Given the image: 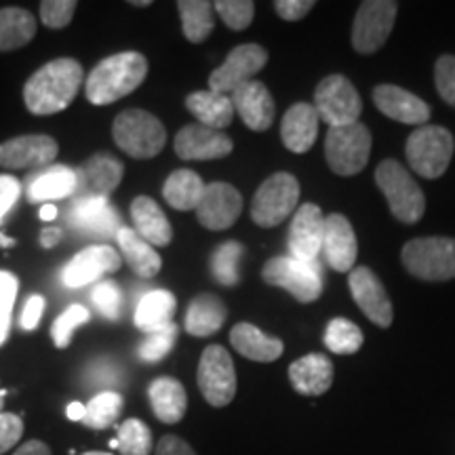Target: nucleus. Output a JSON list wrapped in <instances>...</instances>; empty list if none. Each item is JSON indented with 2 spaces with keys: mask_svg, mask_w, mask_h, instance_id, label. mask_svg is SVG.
Masks as SVG:
<instances>
[{
  "mask_svg": "<svg viewBox=\"0 0 455 455\" xmlns=\"http://www.w3.org/2000/svg\"><path fill=\"white\" fill-rule=\"evenodd\" d=\"M83 76V66L72 57H60L38 68L24 87L28 110L36 116L66 110L81 91Z\"/></svg>",
  "mask_w": 455,
  "mask_h": 455,
  "instance_id": "1",
  "label": "nucleus"
},
{
  "mask_svg": "<svg viewBox=\"0 0 455 455\" xmlns=\"http://www.w3.org/2000/svg\"><path fill=\"white\" fill-rule=\"evenodd\" d=\"M148 76V60L138 51H124L106 57L91 70L84 83L87 100L95 106H108L127 98Z\"/></svg>",
  "mask_w": 455,
  "mask_h": 455,
  "instance_id": "2",
  "label": "nucleus"
},
{
  "mask_svg": "<svg viewBox=\"0 0 455 455\" xmlns=\"http://www.w3.org/2000/svg\"><path fill=\"white\" fill-rule=\"evenodd\" d=\"M112 138L131 158H155L167 144V129L155 114L131 108L114 118Z\"/></svg>",
  "mask_w": 455,
  "mask_h": 455,
  "instance_id": "3",
  "label": "nucleus"
},
{
  "mask_svg": "<svg viewBox=\"0 0 455 455\" xmlns=\"http://www.w3.org/2000/svg\"><path fill=\"white\" fill-rule=\"evenodd\" d=\"M375 184L388 201L392 215L403 224H415L424 218L426 198L409 171L398 161H382L375 169Z\"/></svg>",
  "mask_w": 455,
  "mask_h": 455,
  "instance_id": "4",
  "label": "nucleus"
},
{
  "mask_svg": "<svg viewBox=\"0 0 455 455\" xmlns=\"http://www.w3.org/2000/svg\"><path fill=\"white\" fill-rule=\"evenodd\" d=\"M401 259L409 275L415 278L451 281L455 278V238H413L403 247Z\"/></svg>",
  "mask_w": 455,
  "mask_h": 455,
  "instance_id": "5",
  "label": "nucleus"
},
{
  "mask_svg": "<svg viewBox=\"0 0 455 455\" xmlns=\"http://www.w3.org/2000/svg\"><path fill=\"white\" fill-rule=\"evenodd\" d=\"M453 148L451 131L439 124H424L407 138L405 155L415 173L426 180H436L451 163Z\"/></svg>",
  "mask_w": 455,
  "mask_h": 455,
  "instance_id": "6",
  "label": "nucleus"
},
{
  "mask_svg": "<svg viewBox=\"0 0 455 455\" xmlns=\"http://www.w3.org/2000/svg\"><path fill=\"white\" fill-rule=\"evenodd\" d=\"M261 278L268 284L289 291L301 304L316 301L323 293V266L318 261H304L291 255H281L266 261Z\"/></svg>",
  "mask_w": 455,
  "mask_h": 455,
  "instance_id": "7",
  "label": "nucleus"
},
{
  "mask_svg": "<svg viewBox=\"0 0 455 455\" xmlns=\"http://www.w3.org/2000/svg\"><path fill=\"white\" fill-rule=\"evenodd\" d=\"M371 155V133L363 123L346 127H329L325 156L329 169L341 178H352L367 167Z\"/></svg>",
  "mask_w": 455,
  "mask_h": 455,
  "instance_id": "8",
  "label": "nucleus"
},
{
  "mask_svg": "<svg viewBox=\"0 0 455 455\" xmlns=\"http://www.w3.org/2000/svg\"><path fill=\"white\" fill-rule=\"evenodd\" d=\"M299 181L291 173H275L258 188L251 203V220L259 228H276L295 212Z\"/></svg>",
  "mask_w": 455,
  "mask_h": 455,
  "instance_id": "9",
  "label": "nucleus"
},
{
  "mask_svg": "<svg viewBox=\"0 0 455 455\" xmlns=\"http://www.w3.org/2000/svg\"><path fill=\"white\" fill-rule=\"evenodd\" d=\"M196 382L204 401L212 407L230 405L236 396V369L224 346H207L198 363Z\"/></svg>",
  "mask_w": 455,
  "mask_h": 455,
  "instance_id": "10",
  "label": "nucleus"
},
{
  "mask_svg": "<svg viewBox=\"0 0 455 455\" xmlns=\"http://www.w3.org/2000/svg\"><path fill=\"white\" fill-rule=\"evenodd\" d=\"M315 108L318 118L329 127H346L358 123L363 112V100L348 78L331 74L323 78L315 91Z\"/></svg>",
  "mask_w": 455,
  "mask_h": 455,
  "instance_id": "11",
  "label": "nucleus"
},
{
  "mask_svg": "<svg viewBox=\"0 0 455 455\" xmlns=\"http://www.w3.org/2000/svg\"><path fill=\"white\" fill-rule=\"evenodd\" d=\"M398 3L395 0H365L352 24V47L358 53H375L388 41L395 28Z\"/></svg>",
  "mask_w": 455,
  "mask_h": 455,
  "instance_id": "12",
  "label": "nucleus"
},
{
  "mask_svg": "<svg viewBox=\"0 0 455 455\" xmlns=\"http://www.w3.org/2000/svg\"><path fill=\"white\" fill-rule=\"evenodd\" d=\"M268 64V51L261 44H238L228 53L226 61L209 76V91L213 93H235L244 83L255 81V74Z\"/></svg>",
  "mask_w": 455,
  "mask_h": 455,
  "instance_id": "13",
  "label": "nucleus"
},
{
  "mask_svg": "<svg viewBox=\"0 0 455 455\" xmlns=\"http://www.w3.org/2000/svg\"><path fill=\"white\" fill-rule=\"evenodd\" d=\"M348 287L352 299L356 301V306L369 321L382 329H388L392 325V318H395L392 301L382 281H379L375 272H371V268L356 266L348 276Z\"/></svg>",
  "mask_w": 455,
  "mask_h": 455,
  "instance_id": "14",
  "label": "nucleus"
},
{
  "mask_svg": "<svg viewBox=\"0 0 455 455\" xmlns=\"http://www.w3.org/2000/svg\"><path fill=\"white\" fill-rule=\"evenodd\" d=\"M325 236V215L315 203H304L295 212L289 228V255L304 261H318Z\"/></svg>",
  "mask_w": 455,
  "mask_h": 455,
  "instance_id": "15",
  "label": "nucleus"
},
{
  "mask_svg": "<svg viewBox=\"0 0 455 455\" xmlns=\"http://www.w3.org/2000/svg\"><path fill=\"white\" fill-rule=\"evenodd\" d=\"M241 192L226 181H213L204 186L203 198L196 207V218L207 230H228L241 218Z\"/></svg>",
  "mask_w": 455,
  "mask_h": 455,
  "instance_id": "16",
  "label": "nucleus"
},
{
  "mask_svg": "<svg viewBox=\"0 0 455 455\" xmlns=\"http://www.w3.org/2000/svg\"><path fill=\"white\" fill-rule=\"evenodd\" d=\"M175 155L181 161H218L232 152V140L224 131L209 129L204 124H186L175 135Z\"/></svg>",
  "mask_w": 455,
  "mask_h": 455,
  "instance_id": "17",
  "label": "nucleus"
},
{
  "mask_svg": "<svg viewBox=\"0 0 455 455\" xmlns=\"http://www.w3.org/2000/svg\"><path fill=\"white\" fill-rule=\"evenodd\" d=\"M60 146L51 135H21L0 144V167L30 169L55 161Z\"/></svg>",
  "mask_w": 455,
  "mask_h": 455,
  "instance_id": "18",
  "label": "nucleus"
},
{
  "mask_svg": "<svg viewBox=\"0 0 455 455\" xmlns=\"http://www.w3.org/2000/svg\"><path fill=\"white\" fill-rule=\"evenodd\" d=\"M123 266L121 255L116 249L108 244H93V247L83 249L81 253L74 255V259L64 268V283L68 287H83V284L93 283L95 278L112 275Z\"/></svg>",
  "mask_w": 455,
  "mask_h": 455,
  "instance_id": "19",
  "label": "nucleus"
},
{
  "mask_svg": "<svg viewBox=\"0 0 455 455\" xmlns=\"http://www.w3.org/2000/svg\"><path fill=\"white\" fill-rule=\"evenodd\" d=\"M373 101L384 116L396 123L424 127L430 118V106L422 98L396 84H378L373 89Z\"/></svg>",
  "mask_w": 455,
  "mask_h": 455,
  "instance_id": "20",
  "label": "nucleus"
},
{
  "mask_svg": "<svg viewBox=\"0 0 455 455\" xmlns=\"http://www.w3.org/2000/svg\"><path fill=\"white\" fill-rule=\"evenodd\" d=\"M323 255L327 264L338 272H352L358 255L355 228L341 213L325 218V236H323Z\"/></svg>",
  "mask_w": 455,
  "mask_h": 455,
  "instance_id": "21",
  "label": "nucleus"
},
{
  "mask_svg": "<svg viewBox=\"0 0 455 455\" xmlns=\"http://www.w3.org/2000/svg\"><path fill=\"white\" fill-rule=\"evenodd\" d=\"M70 224L84 235L116 236L121 230V218L110 201L104 196H83L72 204Z\"/></svg>",
  "mask_w": 455,
  "mask_h": 455,
  "instance_id": "22",
  "label": "nucleus"
},
{
  "mask_svg": "<svg viewBox=\"0 0 455 455\" xmlns=\"http://www.w3.org/2000/svg\"><path fill=\"white\" fill-rule=\"evenodd\" d=\"M232 106L235 112L243 118L251 131H266L275 123V100L264 83L251 81L244 83L232 93Z\"/></svg>",
  "mask_w": 455,
  "mask_h": 455,
  "instance_id": "23",
  "label": "nucleus"
},
{
  "mask_svg": "<svg viewBox=\"0 0 455 455\" xmlns=\"http://www.w3.org/2000/svg\"><path fill=\"white\" fill-rule=\"evenodd\" d=\"M289 382L301 396H321L333 384V363L325 355H306L291 363Z\"/></svg>",
  "mask_w": 455,
  "mask_h": 455,
  "instance_id": "24",
  "label": "nucleus"
},
{
  "mask_svg": "<svg viewBox=\"0 0 455 455\" xmlns=\"http://www.w3.org/2000/svg\"><path fill=\"white\" fill-rule=\"evenodd\" d=\"M318 112L312 104L299 101L284 112L281 123V138L287 150L304 155L315 146L318 135Z\"/></svg>",
  "mask_w": 455,
  "mask_h": 455,
  "instance_id": "25",
  "label": "nucleus"
},
{
  "mask_svg": "<svg viewBox=\"0 0 455 455\" xmlns=\"http://www.w3.org/2000/svg\"><path fill=\"white\" fill-rule=\"evenodd\" d=\"M124 167L121 161L106 155H93L81 169L76 171L78 188H83L84 196H104L112 195L118 186H121ZM76 188V190H78Z\"/></svg>",
  "mask_w": 455,
  "mask_h": 455,
  "instance_id": "26",
  "label": "nucleus"
},
{
  "mask_svg": "<svg viewBox=\"0 0 455 455\" xmlns=\"http://www.w3.org/2000/svg\"><path fill=\"white\" fill-rule=\"evenodd\" d=\"M230 344L238 355L255 363H272L281 358L284 346L278 338L264 333L251 323H238L230 331Z\"/></svg>",
  "mask_w": 455,
  "mask_h": 455,
  "instance_id": "27",
  "label": "nucleus"
},
{
  "mask_svg": "<svg viewBox=\"0 0 455 455\" xmlns=\"http://www.w3.org/2000/svg\"><path fill=\"white\" fill-rule=\"evenodd\" d=\"M131 218H133L135 232L152 247L155 244L156 247H167L173 238V228H171L167 215L150 196H138L131 203Z\"/></svg>",
  "mask_w": 455,
  "mask_h": 455,
  "instance_id": "28",
  "label": "nucleus"
},
{
  "mask_svg": "<svg viewBox=\"0 0 455 455\" xmlns=\"http://www.w3.org/2000/svg\"><path fill=\"white\" fill-rule=\"evenodd\" d=\"M152 411L163 424H178L184 419L188 409V395L184 384L175 378H156L148 388Z\"/></svg>",
  "mask_w": 455,
  "mask_h": 455,
  "instance_id": "29",
  "label": "nucleus"
},
{
  "mask_svg": "<svg viewBox=\"0 0 455 455\" xmlns=\"http://www.w3.org/2000/svg\"><path fill=\"white\" fill-rule=\"evenodd\" d=\"M226 316L228 308L224 301L213 293H203L188 304L184 327L195 338H209V335L220 331L226 323Z\"/></svg>",
  "mask_w": 455,
  "mask_h": 455,
  "instance_id": "30",
  "label": "nucleus"
},
{
  "mask_svg": "<svg viewBox=\"0 0 455 455\" xmlns=\"http://www.w3.org/2000/svg\"><path fill=\"white\" fill-rule=\"evenodd\" d=\"M116 243L129 268L141 278H155L163 268L161 255L150 243H146L133 228H121L116 235Z\"/></svg>",
  "mask_w": 455,
  "mask_h": 455,
  "instance_id": "31",
  "label": "nucleus"
},
{
  "mask_svg": "<svg viewBox=\"0 0 455 455\" xmlns=\"http://www.w3.org/2000/svg\"><path fill=\"white\" fill-rule=\"evenodd\" d=\"M186 108L196 118L198 124H204L209 129L221 131L235 118L232 98L213 93V91H195V93H190L186 98Z\"/></svg>",
  "mask_w": 455,
  "mask_h": 455,
  "instance_id": "32",
  "label": "nucleus"
},
{
  "mask_svg": "<svg viewBox=\"0 0 455 455\" xmlns=\"http://www.w3.org/2000/svg\"><path fill=\"white\" fill-rule=\"evenodd\" d=\"M76 188V171L66 167V164H53V167L36 175V180L28 188V198H30V203L49 204L51 201H60V198L74 195Z\"/></svg>",
  "mask_w": 455,
  "mask_h": 455,
  "instance_id": "33",
  "label": "nucleus"
},
{
  "mask_svg": "<svg viewBox=\"0 0 455 455\" xmlns=\"http://www.w3.org/2000/svg\"><path fill=\"white\" fill-rule=\"evenodd\" d=\"M175 310H178L175 295L171 291H164V289H156V291L146 293L140 299L138 310H135V325L146 333L158 331V329L173 323Z\"/></svg>",
  "mask_w": 455,
  "mask_h": 455,
  "instance_id": "34",
  "label": "nucleus"
},
{
  "mask_svg": "<svg viewBox=\"0 0 455 455\" xmlns=\"http://www.w3.org/2000/svg\"><path fill=\"white\" fill-rule=\"evenodd\" d=\"M204 181L190 169H178L163 186V196L178 212H196L204 192Z\"/></svg>",
  "mask_w": 455,
  "mask_h": 455,
  "instance_id": "35",
  "label": "nucleus"
},
{
  "mask_svg": "<svg viewBox=\"0 0 455 455\" xmlns=\"http://www.w3.org/2000/svg\"><path fill=\"white\" fill-rule=\"evenodd\" d=\"M36 36V20L21 7L0 9V51L26 47Z\"/></svg>",
  "mask_w": 455,
  "mask_h": 455,
  "instance_id": "36",
  "label": "nucleus"
},
{
  "mask_svg": "<svg viewBox=\"0 0 455 455\" xmlns=\"http://www.w3.org/2000/svg\"><path fill=\"white\" fill-rule=\"evenodd\" d=\"M178 11L181 17V30L190 43H204L212 36L215 20L213 4L207 0H180Z\"/></svg>",
  "mask_w": 455,
  "mask_h": 455,
  "instance_id": "37",
  "label": "nucleus"
},
{
  "mask_svg": "<svg viewBox=\"0 0 455 455\" xmlns=\"http://www.w3.org/2000/svg\"><path fill=\"white\" fill-rule=\"evenodd\" d=\"M123 411V396L118 392H100L84 405L83 424L91 430H106Z\"/></svg>",
  "mask_w": 455,
  "mask_h": 455,
  "instance_id": "38",
  "label": "nucleus"
},
{
  "mask_svg": "<svg viewBox=\"0 0 455 455\" xmlns=\"http://www.w3.org/2000/svg\"><path fill=\"white\" fill-rule=\"evenodd\" d=\"M363 341L365 335L348 318H333L325 329V346L335 355H356L363 348Z\"/></svg>",
  "mask_w": 455,
  "mask_h": 455,
  "instance_id": "39",
  "label": "nucleus"
},
{
  "mask_svg": "<svg viewBox=\"0 0 455 455\" xmlns=\"http://www.w3.org/2000/svg\"><path fill=\"white\" fill-rule=\"evenodd\" d=\"M243 244L236 241H228L215 249L212 258V270L215 281L224 284V287H235L241 281V259H243Z\"/></svg>",
  "mask_w": 455,
  "mask_h": 455,
  "instance_id": "40",
  "label": "nucleus"
},
{
  "mask_svg": "<svg viewBox=\"0 0 455 455\" xmlns=\"http://www.w3.org/2000/svg\"><path fill=\"white\" fill-rule=\"evenodd\" d=\"M118 451L121 455H150L152 449V430L138 418L124 419L118 428Z\"/></svg>",
  "mask_w": 455,
  "mask_h": 455,
  "instance_id": "41",
  "label": "nucleus"
},
{
  "mask_svg": "<svg viewBox=\"0 0 455 455\" xmlns=\"http://www.w3.org/2000/svg\"><path fill=\"white\" fill-rule=\"evenodd\" d=\"M178 333H180V327L175 325V323L158 329V331L148 333V338L141 341V346L138 348V356L144 363L163 361V358L169 356L171 350H173L175 341H178Z\"/></svg>",
  "mask_w": 455,
  "mask_h": 455,
  "instance_id": "42",
  "label": "nucleus"
},
{
  "mask_svg": "<svg viewBox=\"0 0 455 455\" xmlns=\"http://www.w3.org/2000/svg\"><path fill=\"white\" fill-rule=\"evenodd\" d=\"M89 316L91 312L81 304H74L66 312H61V315L55 318L53 327H51V338H53L57 348H68V346H70L72 333L81 325H84V323L89 321Z\"/></svg>",
  "mask_w": 455,
  "mask_h": 455,
  "instance_id": "43",
  "label": "nucleus"
},
{
  "mask_svg": "<svg viewBox=\"0 0 455 455\" xmlns=\"http://www.w3.org/2000/svg\"><path fill=\"white\" fill-rule=\"evenodd\" d=\"M213 11H218L224 24L235 32H241L247 26H251L255 17V4L251 0H218L213 4Z\"/></svg>",
  "mask_w": 455,
  "mask_h": 455,
  "instance_id": "44",
  "label": "nucleus"
},
{
  "mask_svg": "<svg viewBox=\"0 0 455 455\" xmlns=\"http://www.w3.org/2000/svg\"><path fill=\"white\" fill-rule=\"evenodd\" d=\"M17 289H20L17 276L7 270H0V346L9 338L11 310L17 299Z\"/></svg>",
  "mask_w": 455,
  "mask_h": 455,
  "instance_id": "45",
  "label": "nucleus"
},
{
  "mask_svg": "<svg viewBox=\"0 0 455 455\" xmlns=\"http://www.w3.org/2000/svg\"><path fill=\"white\" fill-rule=\"evenodd\" d=\"M76 0H44L41 3V20L47 28L60 30L72 21L74 11H76Z\"/></svg>",
  "mask_w": 455,
  "mask_h": 455,
  "instance_id": "46",
  "label": "nucleus"
},
{
  "mask_svg": "<svg viewBox=\"0 0 455 455\" xmlns=\"http://www.w3.org/2000/svg\"><path fill=\"white\" fill-rule=\"evenodd\" d=\"M121 289L116 283L104 281L93 289V304L104 315L108 321H116L121 316Z\"/></svg>",
  "mask_w": 455,
  "mask_h": 455,
  "instance_id": "47",
  "label": "nucleus"
},
{
  "mask_svg": "<svg viewBox=\"0 0 455 455\" xmlns=\"http://www.w3.org/2000/svg\"><path fill=\"white\" fill-rule=\"evenodd\" d=\"M435 83L441 98L455 108V55H441L436 60Z\"/></svg>",
  "mask_w": 455,
  "mask_h": 455,
  "instance_id": "48",
  "label": "nucleus"
},
{
  "mask_svg": "<svg viewBox=\"0 0 455 455\" xmlns=\"http://www.w3.org/2000/svg\"><path fill=\"white\" fill-rule=\"evenodd\" d=\"M24 435V419L15 413H0V455L13 449Z\"/></svg>",
  "mask_w": 455,
  "mask_h": 455,
  "instance_id": "49",
  "label": "nucleus"
},
{
  "mask_svg": "<svg viewBox=\"0 0 455 455\" xmlns=\"http://www.w3.org/2000/svg\"><path fill=\"white\" fill-rule=\"evenodd\" d=\"M316 7L315 0H276L275 11L284 21H299Z\"/></svg>",
  "mask_w": 455,
  "mask_h": 455,
  "instance_id": "50",
  "label": "nucleus"
},
{
  "mask_svg": "<svg viewBox=\"0 0 455 455\" xmlns=\"http://www.w3.org/2000/svg\"><path fill=\"white\" fill-rule=\"evenodd\" d=\"M20 192H21V186L13 175H0V224H3V220L7 218L11 207L17 203Z\"/></svg>",
  "mask_w": 455,
  "mask_h": 455,
  "instance_id": "51",
  "label": "nucleus"
},
{
  "mask_svg": "<svg viewBox=\"0 0 455 455\" xmlns=\"http://www.w3.org/2000/svg\"><path fill=\"white\" fill-rule=\"evenodd\" d=\"M43 312H44L43 295H38V293L30 295V299L26 301L24 312H21V318H20L21 329H24V331H34V329L38 327V323H41Z\"/></svg>",
  "mask_w": 455,
  "mask_h": 455,
  "instance_id": "52",
  "label": "nucleus"
},
{
  "mask_svg": "<svg viewBox=\"0 0 455 455\" xmlns=\"http://www.w3.org/2000/svg\"><path fill=\"white\" fill-rule=\"evenodd\" d=\"M155 455H196L195 449L175 435H164L155 449Z\"/></svg>",
  "mask_w": 455,
  "mask_h": 455,
  "instance_id": "53",
  "label": "nucleus"
},
{
  "mask_svg": "<svg viewBox=\"0 0 455 455\" xmlns=\"http://www.w3.org/2000/svg\"><path fill=\"white\" fill-rule=\"evenodd\" d=\"M13 455H51V449L43 441H28Z\"/></svg>",
  "mask_w": 455,
  "mask_h": 455,
  "instance_id": "54",
  "label": "nucleus"
},
{
  "mask_svg": "<svg viewBox=\"0 0 455 455\" xmlns=\"http://www.w3.org/2000/svg\"><path fill=\"white\" fill-rule=\"evenodd\" d=\"M61 238H64V230H61V228H57V226L44 228V230L41 232V244L44 249L55 247V244L60 243Z\"/></svg>",
  "mask_w": 455,
  "mask_h": 455,
  "instance_id": "55",
  "label": "nucleus"
},
{
  "mask_svg": "<svg viewBox=\"0 0 455 455\" xmlns=\"http://www.w3.org/2000/svg\"><path fill=\"white\" fill-rule=\"evenodd\" d=\"M66 415H68V419H72V422H83L84 405H83V403H78V401L70 403V405H68V409H66Z\"/></svg>",
  "mask_w": 455,
  "mask_h": 455,
  "instance_id": "56",
  "label": "nucleus"
},
{
  "mask_svg": "<svg viewBox=\"0 0 455 455\" xmlns=\"http://www.w3.org/2000/svg\"><path fill=\"white\" fill-rule=\"evenodd\" d=\"M57 218V209L53 207V204H44V207L41 209V220L43 221H51V220H55Z\"/></svg>",
  "mask_w": 455,
  "mask_h": 455,
  "instance_id": "57",
  "label": "nucleus"
},
{
  "mask_svg": "<svg viewBox=\"0 0 455 455\" xmlns=\"http://www.w3.org/2000/svg\"><path fill=\"white\" fill-rule=\"evenodd\" d=\"M15 244H17L15 238H9V236H4L3 232H0V247H15Z\"/></svg>",
  "mask_w": 455,
  "mask_h": 455,
  "instance_id": "58",
  "label": "nucleus"
},
{
  "mask_svg": "<svg viewBox=\"0 0 455 455\" xmlns=\"http://www.w3.org/2000/svg\"><path fill=\"white\" fill-rule=\"evenodd\" d=\"M133 7H150V0H131Z\"/></svg>",
  "mask_w": 455,
  "mask_h": 455,
  "instance_id": "59",
  "label": "nucleus"
},
{
  "mask_svg": "<svg viewBox=\"0 0 455 455\" xmlns=\"http://www.w3.org/2000/svg\"><path fill=\"white\" fill-rule=\"evenodd\" d=\"M4 396H7V390H0V413H3V405H4Z\"/></svg>",
  "mask_w": 455,
  "mask_h": 455,
  "instance_id": "60",
  "label": "nucleus"
},
{
  "mask_svg": "<svg viewBox=\"0 0 455 455\" xmlns=\"http://www.w3.org/2000/svg\"><path fill=\"white\" fill-rule=\"evenodd\" d=\"M83 455H112V453H104V451H87V453H83Z\"/></svg>",
  "mask_w": 455,
  "mask_h": 455,
  "instance_id": "61",
  "label": "nucleus"
}]
</instances>
